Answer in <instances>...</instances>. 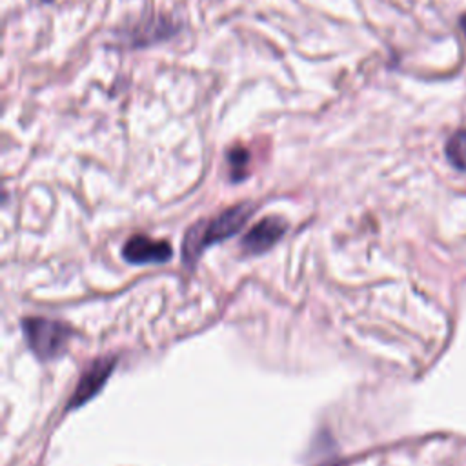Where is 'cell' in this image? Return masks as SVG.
<instances>
[{"label": "cell", "instance_id": "cell-1", "mask_svg": "<svg viewBox=\"0 0 466 466\" xmlns=\"http://www.w3.org/2000/svg\"><path fill=\"white\" fill-rule=\"evenodd\" d=\"M253 206L249 202L237 204L233 208H228L220 215H217L211 220H204L195 224L184 238L182 253H184V262L193 264L202 249H206L211 244L224 242L226 238L233 237L235 233L240 231V228L246 224V220L251 217Z\"/></svg>", "mask_w": 466, "mask_h": 466}, {"label": "cell", "instance_id": "cell-2", "mask_svg": "<svg viewBox=\"0 0 466 466\" xmlns=\"http://www.w3.org/2000/svg\"><path fill=\"white\" fill-rule=\"evenodd\" d=\"M22 331L31 351L42 360L58 357L67 348L71 337V329L66 324L44 317L24 319Z\"/></svg>", "mask_w": 466, "mask_h": 466}, {"label": "cell", "instance_id": "cell-3", "mask_svg": "<svg viewBox=\"0 0 466 466\" xmlns=\"http://www.w3.org/2000/svg\"><path fill=\"white\" fill-rule=\"evenodd\" d=\"M122 257L129 264H162L173 257V249L164 240H153L146 235H133L124 244Z\"/></svg>", "mask_w": 466, "mask_h": 466}, {"label": "cell", "instance_id": "cell-4", "mask_svg": "<svg viewBox=\"0 0 466 466\" xmlns=\"http://www.w3.org/2000/svg\"><path fill=\"white\" fill-rule=\"evenodd\" d=\"M286 222L280 217H266L257 222L242 238L240 246L249 255H258L268 251L273 244H277L286 233Z\"/></svg>", "mask_w": 466, "mask_h": 466}, {"label": "cell", "instance_id": "cell-5", "mask_svg": "<svg viewBox=\"0 0 466 466\" xmlns=\"http://www.w3.org/2000/svg\"><path fill=\"white\" fill-rule=\"evenodd\" d=\"M113 366H115V359H100V360L93 362L89 366V370H86V373L82 375V379L76 386V391L73 393V397L69 400V408H78L84 402H87L89 399H93L102 390L106 380L109 379Z\"/></svg>", "mask_w": 466, "mask_h": 466}, {"label": "cell", "instance_id": "cell-6", "mask_svg": "<svg viewBox=\"0 0 466 466\" xmlns=\"http://www.w3.org/2000/svg\"><path fill=\"white\" fill-rule=\"evenodd\" d=\"M446 157L450 164L466 173V129L453 133L446 144Z\"/></svg>", "mask_w": 466, "mask_h": 466}, {"label": "cell", "instance_id": "cell-7", "mask_svg": "<svg viewBox=\"0 0 466 466\" xmlns=\"http://www.w3.org/2000/svg\"><path fill=\"white\" fill-rule=\"evenodd\" d=\"M248 162H249V153L248 149L244 147H233L229 153H228V164L231 167V178L237 182V180H242L248 171Z\"/></svg>", "mask_w": 466, "mask_h": 466}, {"label": "cell", "instance_id": "cell-8", "mask_svg": "<svg viewBox=\"0 0 466 466\" xmlns=\"http://www.w3.org/2000/svg\"><path fill=\"white\" fill-rule=\"evenodd\" d=\"M459 24H461V27H462V31H464V35H466V13L461 16V20H459Z\"/></svg>", "mask_w": 466, "mask_h": 466}, {"label": "cell", "instance_id": "cell-9", "mask_svg": "<svg viewBox=\"0 0 466 466\" xmlns=\"http://www.w3.org/2000/svg\"><path fill=\"white\" fill-rule=\"evenodd\" d=\"M42 2H53V0H42Z\"/></svg>", "mask_w": 466, "mask_h": 466}]
</instances>
